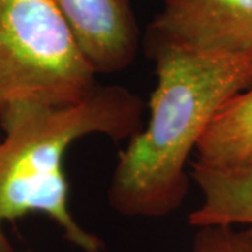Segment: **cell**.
Masks as SVG:
<instances>
[{
	"label": "cell",
	"instance_id": "cell-1",
	"mask_svg": "<svg viewBox=\"0 0 252 252\" xmlns=\"http://www.w3.org/2000/svg\"><path fill=\"white\" fill-rule=\"evenodd\" d=\"M157 84L149 119L121 152L108 203L126 217L158 219L188 193L187 164L228 99L252 87V52L212 54L147 39Z\"/></svg>",
	"mask_w": 252,
	"mask_h": 252
},
{
	"label": "cell",
	"instance_id": "cell-2",
	"mask_svg": "<svg viewBox=\"0 0 252 252\" xmlns=\"http://www.w3.org/2000/svg\"><path fill=\"white\" fill-rule=\"evenodd\" d=\"M143 101L118 84H98L70 104L14 99L0 105V252H14L4 225L44 215L81 252H107L73 216L64 172L67 150L87 136L129 140L143 125Z\"/></svg>",
	"mask_w": 252,
	"mask_h": 252
},
{
	"label": "cell",
	"instance_id": "cell-3",
	"mask_svg": "<svg viewBox=\"0 0 252 252\" xmlns=\"http://www.w3.org/2000/svg\"><path fill=\"white\" fill-rule=\"evenodd\" d=\"M95 77L52 0H0V105L76 102Z\"/></svg>",
	"mask_w": 252,
	"mask_h": 252
},
{
	"label": "cell",
	"instance_id": "cell-4",
	"mask_svg": "<svg viewBox=\"0 0 252 252\" xmlns=\"http://www.w3.org/2000/svg\"><path fill=\"white\" fill-rule=\"evenodd\" d=\"M149 39L199 52H252V0H164Z\"/></svg>",
	"mask_w": 252,
	"mask_h": 252
},
{
	"label": "cell",
	"instance_id": "cell-5",
	"mask_svg": "<svg viewBox=\"0 0 252 252\" xmlns=\"http://www.w3.org/2000/svg\"><path fill=\"white\" fill-rule=\"evenodd\" d=\"M97 74L129 67L139 49L132 0H52Z\"/></svg>",
	"mask_w": 252,
	"mask_h": 252
},
{
	"label": "cell",
	"instance_id": "cell-6",
	"mask_svg": "<svg viewBox=\"0 0 252 252\" xmlns=\"http://www.w3.org/2000/svg\"><path fill=\"white\" fill-rule=\"evenodd\" d=\"M190 167L202 202L190 212L189 224L252 225V161L230 167L193 161Z\"/></svg>",
	"mask_w": 252,
	"mask_h": 252
},
{
	"label": "cell",
	"instance_id": "cell-7",
	"mask_svg": "<svg viewBox=\"0 0 252 252\" xmlns=\"http://www.w3.org/2000/svg\"><path fill=\"white\" fill-rule=\"evenodd\" d=\"M196 161L230 167L252 161V87L228 99L196 146Z\"/></svg>",
	"mask_w": 252,
	"mask_h": 252
},
{
	"label": "cell",
	"instance_id": "cell-8",
	"mask_svg": "<svg viewBox=\"0 0 252 252\" xmlns=\"http://www.w3.org/2000/svg\"><path fill=\"white\" fill-rule=\"evenodd\" d=\"M190 252H252V225L198 227Z\"/></svg>",
	"mask_w": 252,
	"mask_h": 252
},
{
	"label": "cell",
	"instance_id": "cell-9",
	"mask_svg": "<svg viewBox=\"0 0 252 252\" xmlns=\"http://www.w3.org/2000/svg\"><path fill=\"white\" fill-rule=\"evenodd\" d=\"M21 252H35V251H21Z\"/></svg>",
	"mask_w": 252,
	"mask_h": 252
}]
</instances>
